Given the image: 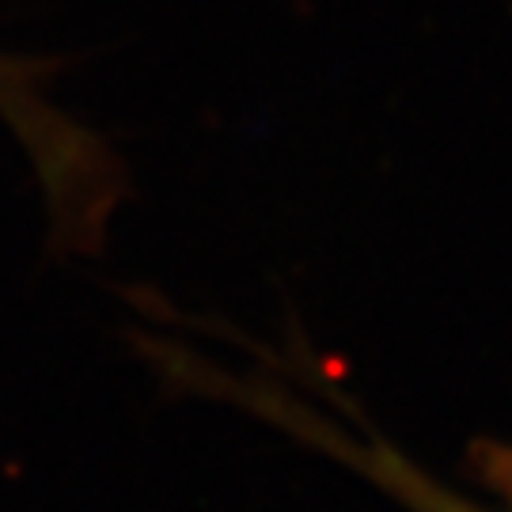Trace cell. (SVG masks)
<instances>
[{"label":"cell","mask_w":512,"mask_h":512,"mask_svg":"<svg viewBox=\"0 0 512 512\" xmlns=\"http://www.w3.org/2000/svg\"><path fill=\"white\" fill-rule=\"evenodd\" d=\"M414 501H418V505H425L429 512H478V509H471V505L456 501V497L440 494V490H425V494H418Z\"/></svg>","instance_id":"3957f363"},{"label":"cell","mask_w":512,"mask_h":512,"mask_svg":"<svg viewBox=\"0 0 512 512\" xmlns=\"http://www.w3.org/2000/svg\"><path fill=\"white\" fill-rule=\"evenodd\" d=\"M486 475L494 478V486L512 501V448H497L490 452V463H486Z\"/></svg>","instance_id":"7a4b0ae2"},{"label":"cell","mask_w":512,"mask_h":512,"mask_svg":"<svg viewBox=\"0 0 512 512\" xmlns=\"http://www.w3.org/2000/svg\"><path fill=\"white\" fill-rule=\"evenodd\" d=\"M0 114L31 148L50 190V205L76 236L95 232L110 205V171L103 148L65 122L35 88V73L0 57Z\"/></svg>","instance_id":"6da1fadb"}]
</instances>
